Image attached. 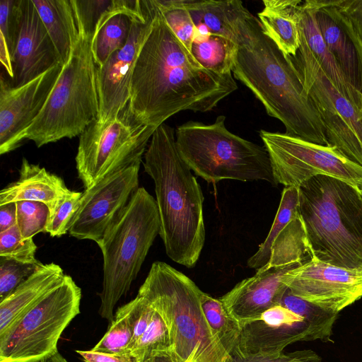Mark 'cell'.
<instances>
[{
    "instance_id": "d6986e66",
    "label": "cell",
    "mask_w": 362,
    "mask_h": 362,
    "mask_svg": "<svg viewBox=\"0 0 362 362\" xmlns=\"http://www.w3.org/2000/svg\"><path fill=\"white\" fill-rule=\"evenodd\" d=\"M12 86H21L63 64L32 0H23L19 35L12 56Z\"/></svg>"
},
{
    "instance_id": "f1b7e54d",
    "label": "cell",
    "mask_w": 362,
    "mask_h": 362,
    "mask_svg": "<svg viewBox=\"0 0 362 362\" xmlns=\"http://www.w3.org/2000/svg\"><path fill=\"white\" fill-rule=\"evenodd\" d=\"M131 26V17L118 14L110 18L95 34L91 51L97 67L103 66L113 53L125 45Z\"/></svg>"
},
{
    "instance_id": "5bb4252c",
    "label": "cell",
    "mask_w": 362,
    "mask_h": 362,
    "mask_svg": "<svg viewBox=\"0 0 362 362\" xmlns=\"http://www.w3.org/2000/svg\"><path fill=\"white\" fill-rule=\"evenodd\" d=\"M339 314L329 313L320 318H308L277 305L240 325L234 351L275 354L284 352L287 346L297 341H330Z\"/></svg>"
},
{
    "instance_id": "8fae6325",
    "label": "cell",
    "mask_w": 362,
    "mask_h": 362,
    "mask_svg": "<svg viewBox=\"0 0 362 362\" xmlns=\"http://www.w3.org/2000/svg\"><path fill=\"white\" fill-rule=\"evenodd\" d=\"M325 129L329 146L362 166V112L336 88L300 38L295 57H290Z\"/></svg>"
},
{
    "instance_id": "ffe728a7",
    "label": "cell",
    "mask_w": 362,
    "mask_h": 362,
    "mask_svg": "<svg viewBox=\"0 0 362 362\" xmlns=\"http://www.w3.org/2000/svg\"><path fill=\"white\" fill-rule=\"evenodd\" d=\"M321 35L349 83L362 93V40L330 0H308Z\"/></svg>"
},
{
    "instance_id": "60d3db41",
    "label": "cell",
    "mask_w": 362,
    "mask_h": 362,
    "mask_svg": "<svg viewBox=\"0 0 362 362\" xmlns=\"http://www.w3.org/2000/svg\"><path fill=\"white\" fill-rule=\"evenodd\" d=\"M16 225V203L0 205V232Z\"/></svg>"
},
{
    "instance_id": "4dcf8cb0",
    "label": "cell",
    "mask_w": 362,
    "mask_h": 362,
    "mask_svg": "<svg viewBox=\"0 0 362 362\" xmlns=\"http://www.w3.org/2000/svg\"><path fill=\"white\" fill-rule=\"evenodd\" d=\"M133 337V329L124 313L118 308L105 335L91 349L110 354H127Z\"/></svg>"
},
{
    "instance_id": "5b68a950",
    "label": "cell",
    "mask_w": 362,
    "mask_h": 362,
    "mask_svg": "<svg viewBox=\"0 0 362 362\" xmlns=\"http://www.w3.org/2000/svg\"><path fill=\"white\" fill-rule=\"evenodd\" d=\"M201 292L185 274L156 261L137 295L147 299L165 321L171 349L180 362H229L230 356L207 325Z\"/></svg>"
},
{
    "instance_id": "30bf717a",
    "label": "cell",
    "mask_w": 362,
    "mask_h": 362,
    "mask_svg": "<svg viewBox=\"0 0 362 362\" xmlns=\"http://www.w3.org/2000/svg\"><path fill=\"white\" fill-rule=\"evenodd\" d=\"M313 257L299 214L274 242L268 262L256 270L254 276L238 283L220 299L240 325L253 320L279 304L287 288L283 283L285 275Z\"/></svg>"
},
{
    "instance_id": "74e56055",
    "label": "cell",
    "mask_w": 362,
    "mask_h": 362,
    "mask_svg": "<svg viewBox=\"0 0 362 362\" xmlns=\"http://www.w3.org/2000/svg\"><path fill=\"white\" fill-rule=\"evenodd\" d=\"M315 351L300 350L275 354H242L233 352L229 362H296L310 356Z\"/></svg>"
},
{
    "instance_id": "8992f818",
    "label": "cell",
    "mask_w": 362,
    "mask_h": 362,
    "mask_svg": "<svg viewBox=\"0 0 362 362\" xmlns=\"http://www.w3.org/2000/svg\"><path fill=\"white\" fill-rule=\"evenodd\" d=\"M160 230L156 199L141 187L97 244L103 259L98 313L110 323L115 305L129 291Z\"/></svg>"
},
{
    "instance_id": "ab89813d",
    "label": "cell",
    "mask_w": 362,
    "mask_h": 362,
    "mask_svg": "<svg viewBox=\"0 0 362 362\" xmlns=\"http://www.w3.org/2000/svg\"><path fill=\"white\" fill-rule=\"evenodd\" d=\"M85 362H135L128 354H110L94 351L93 350H76Z\"/></svg>"
},
{
    "instance_id": "e575fe53",
    "label": "cell",
    "mask_w": 362,
    "mask_h": 362,
    "mask_svg": "<svg viewBox=\"0 0 362 362\" xmlns=\"http://www.w3.org/2000/svg\"><path fill=\"white\" fill-rule=\"evenodd\" d=\"M23 0L0 1V37L6 42L11 59L21 26Z\"/></svg>"
},
{
    "instance_id": "484cf974",
    "label": "cell",
    "mask_w": 362,
    "mask_h": 362,
    "mask_svg": "<svg viewBox=\"0 0 362 362\" xmlns=\"http://www.w3.org/2000/svg\"><path fill=\"white\" fill-rule=\"evenodd\" d=\"M71 3L79 33L92 38L112 17L125 14L134 18L146 10L144 0H71Z\"/></svg>"
},
{
    "instance_id": "d590c367",
    "label": "cell",
    "mask_w": 362,
    "mask_h": 362,
    "mask_svg": "<svg viewBox=\"0 0 362 362\" xmlns=\"http://www.w3.org/2000/svg\"><path fill=\"white\" fill-rule=\"evenodd\" d=\"M82 192L71 191L60 202L49 217L46 232L51 237H61L67 233L78 209Z\"/></svg>"
},
{
    "instance_id": "f6af8a7d",
    "label": "cell",
    "mask_w": 362,
    "mask_h": 362,
    "mask_svg": "<svg viewBox=\"0 0 362 362\" xmlns=\"http://www.w3.org/2000/svg\"><path fill=\"white\" fill-rule=\"evenodd\" d=\"M361 197H362V192H361Z\"/></svg>"
},
{
    "instance_id": "4316f807",
    "label": "cell",
    "mask_w": 362,
    "mask_h": 362,
    "mask_svg": "<svg viewBox=\"0 0 362 362\" xmlns=\"http://www.w3.org/2000/svg\"><path fill=\"white\" fill-rule=\"evenodd\" d=\"M200 303L213 336L230 356L238 346L241 331L240 322L228 312L220 298L202 291Z\"/></svg>"
},
{
    "instance_id": "52a82bcc",
    "label": "cell",
    "mask_w": 362,
    "mask_h": 362,
    "mask_svg": "<svg viewBox=\"0 0 362 362\" xmlns=\"http://www.w3.org/2000/svg\"><path fill=\"white\" fill-rule=\"evenodd\" d=\"M226 117L212 124L189 121L177 127L176 145L188 167L209 183L264 180L276 186L266 148L230 132Z\"/></svg>"
},
{
    "instance_id": "ac0fdd59",
    "label": "cell",
    "mask_w": 362,
    "mask_h": 362,
    "mask_svg": "<svg viewBox=\"0 0 362 362\" xmlns=\"http://www.w3.org/2000/svg\"><path fill=\"white\" fill-rule=\"evenodd\" d=\"M59 64L21 86L0 78V154L22 145L24 134L42 110L60 74Z\"/></svg>"
},
{
    "instance_id": "7c38bea8",
    "label": "cell",
    "mask_w": 362,
    "mask_h": 362,
    "mask_svg": "<svg viewBox=\"0 0 362 362\" xmlns=\"http://www.w3.org/2000/svg\"><path fill=\"white\" fill-rule=\"evenodd\" d=\"M156 129L129 121L122 115L105 123L92 122L79 135L75 158L78 177L84 188L142 160Z\"/></svg>"
},
{
    "instance_id": "836d02e7",
    "label": "cell",
    "mask_w": 362,
    "mask_h": 362,
    "mask_svg": "<svg viewBox=\"0 0 362 362\" xmlns=\"http://www.w3.org/2000/svg\"><path fill=\"white\" fill-rule=\"evenodd\" d=\"M36 250L37 245L33 238H23L16 225L0 232V256L33 262L37 260Z\"/></svg>"
},
{
    "instance_id": "e0dca14e",
    "label": "cell",
    "mask_w": 362,
    "mask_h": 362,
    "mask_svg": "<svg viewBox=\"0 0 362 362\" xmlns=\"http://www.w3.org/2000/svg\"><path fill=\"white\" fill-rule=\"evenodd\" d=\"M156 8L153 0H147L144 13L132 18L131 30L125 45L96 69L99 100L97 120L100 123L118 117L127 107L134 66L151 29Z\"/></svg>"
},
{
    "instance_id": "7402d4cb",
    "label": "cell",
    "mask_w": 362,
    "mask_h": 362,
    "mask_svg": "<svg viewBox=\"0 0 362 362\" xmlns=\"http://www.w3.org/2000/svg\"><path fill=\"white\" fill-rule=\"evenodd\" d=\"M300 38L307 45L339 91L362 112V93L345 78L321 35L315 19V10L303 1L297 8Z\"/></svg>"
},
{
    "instance_id": "cb8c5ba5",
    "label": "cell",
    "mask_w": 362,
    "mask_h": 362,
    "mask_svg": "<svg viewBox=\"0 0 362 362\" xmlns=\"http://www.w3.org/2000/svg\"><path fill=\"white\" fill-rule=\"evenodd\" d=\"M301 0H264L257 13L264 35L287 57H295L300 47L297 8Z\"/></svg>"
},
{
    "instance_id": "7bdbcfd3",
    "label": "cell",
    "mask_w": 362,
    "mask_h": 362,
    "mask_svg": "<svg viewBox=\"0 0 362 362\" xmlns=\"http://www.w3.org/2000/svg\"><path fill=\"white\" fill-rule=\"evenodd\" d=\"M39 362H68L58 351Z\"/></svg>"
},
{
    "instance_id": "8d00e7d4",
    "label": "cell",
    "mask_w": 362,
    "mask_h": 362,
    "mask_svg": "<svg viewBox=\"0 0 362 362\" xmlns=\"http://www.w3.org/2000/svg\"><path fill=\"white\" fill-rule=\"evenodd\" d=\"M119 308L124 313L133 329L127 353L148 327L155 310L147 299L139 295Z\"/></svg>"
},
{
    "instance_id": "f546056e",
    "label": "cell",
    "mask_w": 362,
    "mask_h": 362,
    "mask_svg": "<svg viewBox=\"0 0 362 362\" xmlns=\"http://www.w3.org/2000/svg\"><path fill=\"white\" fill-rule=\"evenodd\" d=\"M170 349L171 341L168 326L155 310L148 327L127 354L135 362H141L153 351Z\"/></svg>"
},
{
    "instance_id": "1f68e13d",
    "label": "cell",
    "mask_w": 362,
    "mask_h": 362,
    "mask_svg": "<svg viewBox=\"0 0 362 362\" xmlns=\"http://www.w3.org/2000/svg\"><path fill=\"white\" fill-rule=\"evenodd\" d=\"M16 226L23 238H33L37 233L46 232L49 210L44 203L21 201L16 202Z\"/></svg>"
},
{
    "instance_id": "ba28073f",
    "label": "cell",
    "mask_w": 362,
    "mask_h": 362,
    "mask_svg": "<svg viewBox=\"0 0 362 362\" xmlns=\"http://www.w3.org/2000/svg\"><path fill=\"white\" fill-rule=\"evenodd\" d=\"M92 37L79 33V40L42 110L27 129L24 139L37 147L80 135L99 115L96 69Z\"/></svg>"
},
{
    "instance_id": "3957f363",
    "label": "cell",
    "mask_w": 362,
    "mask_h": 362,
    "mask_svg": "<svg viewBox=\"0 0 362 362\" xmlns=\"http://www.w3.org/2000/svg\"><path fill=\"white\" fill-rule=\"evenodd\" d=\"M143 164L154 182L159 235L166 254L173 261L192 268L205 242L204 196L178 152L175 132L171 127L163 123L156 129Z\"/></svg>"
},
{
    "instance_id": "7a4b0ae2",
    "label": "cell",
    "mask_w": 362,
    "mask_h": 362,
    "mask_svg": "<svg viewBox=\"0 0 362 362\" xmlns=\"http://www.w3.org/2000/svg\"><path fill=\"white\" fill-rule=\"evenodd\" d=\"M280 120L288 134L329 146L325 129L290 58L263 33L257 18H249L232 70Z\"/></svg>"
},
{
    "instance_id": "9a60e30c",
    "label": "cell",
    "mask_w": 362,
    "mask_h": 362,
    "mask_svg": "<svg viewBox=\"0 0 362 362\" xmlns=\"http://www.w3.org/2000/svg\"><path fill=\"white\" fill-rule=\"evenodd\" d=\"M142 160L106 175L82 192L69 234L97 244L129 203L139 187Z\"/></svg>"
},
{
    "instance_id": "4fadbf2b",
    "label": "cell",
    "mask_w": 362,
    "mask_h": 362,
    "mask_svg": "<svg viewBox=\"0 0 362 362\" xmlns=\"http://www.w3.org/2000/svg\"><path fill=\"white\" fill-rule=\"evenodd\" d=\"M259 133L277 185L298 187L315 176L327 175L362 192V166L348 159L336 147L312 143L286 133L263 129Z\"/></svg>"
},
{
    "instance_id": "2e32d148",
    "label": "cell",
    "mask_w": 362,
    "mask_h": 362,
    "mask_svg": "<svg viewBox=\"0 0 362 362\" xmlns=\"http://www.w3.org/2000/svg\"><path fill=\"white\" fill-rule=\"evenodd\" d=\"M283 283L294 296L334 314L362 298V269L337 267L315 257L290 270Z\"/></svg>"
},
{
    "instance_id": "f35d334b",
    "label": "cell",
    "mask_w": 362,
    "mask_h": 362,
    "mask_svg": "<svg viewBox=\"0 0 362 362\" xmlns=\"http://www.w3.org/2000/svg\"><path fill=\"white\" fill-rule=\"evenodd\" d=\"M330 4L351 21L362 40V0H330Z\"/></svg>"
},
{
    "instance_id": "6da1fadb",
    "label": "cell",
    "mask_w": 362,
    "mask_h": 362,
    "mask_svg": "<svg viewBox=\"0 0 362 362\" xmlns=\"http://www.w3.org/2000/svg\"><path fill=\"white\" fill-rule=\"evenodd\" d=\"M154 4L152 27L134 64L129 100L122 115L133 122L157 128L181 111L212 110L238 86L232 74L221 76L204 69Z\"/></svg>"
},
{
    "instance_id": "44dd1931",
    "label": "cell",
    "mask_w": 362,
    "mask_h": 362,
    "mask_svg": "<svg viewBox=\"0 0 362 362\" xmlns=\"http://www.w3.org/2000/svg\"><path fill=\"white\" fill-rule=\"evenodd\" d=\"M71 191L61 177L23 158L18 179L0 192V205L21 201L39 202L48 207L50 217Z\"/></svg>"
},
{
    "instance_id": "d4e9b609",
    "label": "cell",
    "mask_w": 362,
    "mask_h": 362,
    "mask_svg": "<svg viewBox=\"0 0 362 362\" xmlns=\"http://www.w3.org/2000/svg\"><path fill=\"white\" fill-rule=\"evenodd\" d=\"M32 1L64 64L79 40L71 0Z\"/></svg>"
},
{
    "instance_id": "9c48e42d",
    "label": "cell",
    "mask_w": 362,
    "mask_h": 362,
    "mask_svg": "<svg viewBox=\"0 0 362 362\" xmlns=\"http://www.w3.org/2000/svg\"><path fill=\"white\" fill-rule=\"evenodd\" d=\"M81 289L69 275L0 334V362H39L58 351V341L80 313Z\"/></svg>"
},
{
    "instance_id": "b9f144b4",
    "label": "cell",
    "mask_w": 362,
    "mask_h": 362,
    "mask_svg": "<svg viewBox=\"0 0 362 362\" xmlns=\"http://www.w3.org/2000/svg\"><path fill=\"white\" fill-rule=\"evenodd\" d=\"M141 362H180L171 349L153 351Z\"/></svg>"
},
{
    "instance_id": "277c9868",
    "label": "cell",
    "mask_w": 362,
    "mask_h": 362,
    "mask_svg": "<svg viewBox=\"0 0 362 362\" xmlns=\"http://www.w3.org/2000/svg\"><path fill=\"white\" fill-rule=\"evenodd\" d=\"M298 191V212L313 256L337 267L361 270V192L327 175L312 177Z\"/></svg>"
},
{
    "instance_id": "d6a6232c",
    "label": "cell",
    "mask_w": 362,
    "mask_h": 362,
    "mask_svg": "<svg viewBox=\"0 0 362 362\" xmlns=\"http://www.w3.org/2000/svg\"><path fill=\"white\" fill-rule=\"evenodd\" d=\"M39 260L21 261L0 256V301L43 266Z\"/></svg>"
},
{
    "instance_id": "603a6c76",
    "label": "cell",
    "mask_w": 362,
    "mask_h": 362,
    "mask_svg": "<svg viewBox=\"0 0 362 362\" xmlns=\"http://www.w3.org/2000/svg\"><path fill=\"white\" fill-rule=\"evenodd\" d=\"M65 275L59 265L53 262L44 264L0 301V334L25 310L59 286Z\"/></svg>"
},
{
    "instance_id": "ee69618b",
    "label": "cell",
    "mask_w": 362,
    "mask_h": 362,
    "mask_svg": "<svg viewBox=\"0 0 362 362\" xmlns=\"http://www.w3.org/2000/svg\"><path fill=\"white\" fill-rule=\"evenodd\" d=\"M296 362H322V360L316 352H314L308 358Z\"/></svg>"
},
{
    "instance_id": "83f0119b",
    "label": "cell",
    "mask_w": 362,
    "mask_h": 362,
    "mask_svg": "<svg viewBox=\"0 0 362 362\" xmlns=\"http://www.w3.org/2000/svg\"><path fill=\"white\" fill-rule=\"evenodd\" d=\"M298 205V187H284L272 228L257 251L247 260L249 267L257 270L268 262L274 242L288 224L299 215Z\"/></svg>"
}]
</instances>
